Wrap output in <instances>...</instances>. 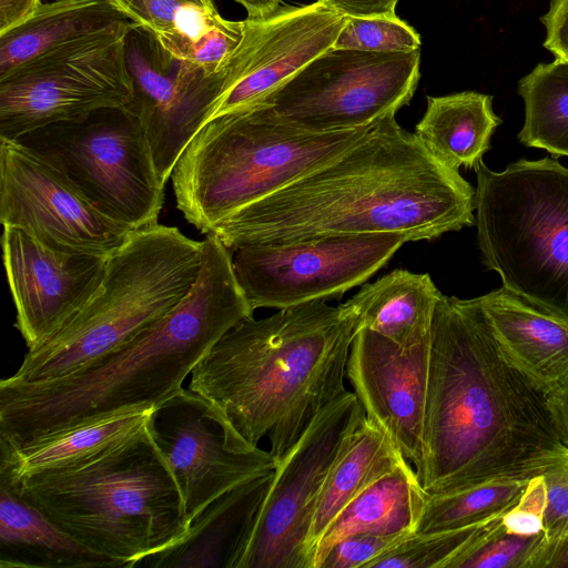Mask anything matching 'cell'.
I'll return each mask as SVG.
<instances>
[{"label": "cell", "mask_w": 568, "mask_h": 568, "mask_svg": "<svg viewBox=\"0 0 568 568\" xmlns=\"http://www.w3.org/2000/svg\"><path fill=\"white\" fill-rule=\"evenodd\" d=\"M567 455L548 394L500 345L478 298L443 295L430 333L423 488L532 478Z\"/></svg>", "instance_id": "1"}, {"label": "cell", "mask_w": 568, "mask_h": 568, "mask_svg": "<svg viewBox=\"0 0 568 568\" xmlns=\"http://www.w3.org/2000/svg\"><path fill=\"white\" fill-rule=\"evenodd\" d=\"M473 224L475 189L389 114L344 153L212 233L233 252L331 235L394 234L415 242Z\"/></svg>", "instance_id": "2"}, {"label": "cell", "mask_w": 568, "mask_h": 568, "mask_svg": "<svg viewBox=\"0 0 568 568\" xmlns=\"http://www.w3.org/2000/svg\"><path fill=\"white\" fill-rule=\"evenodd\" d=\"M253 313L231 251L216 234H206L189 293L130 342L58 379L0 382V444L19 449L124 412L154 408L183 387L220 337Z\"/></svg>", "instance_id": "3"}, {"label": "cell", "mask_w": 568, "mask_h": 568, "mask_svg": "<svg viewBox=\"0 0 568 568\" xmlns=\"http://www.w3.org/2000/svg\"><path fill=\"white\" fill-rule=\"evenodd\" d=\"M358 318L325 301L247 317L200 358L189 388L215 405L251 445L267 437L278 462L314 417L346 390Z\"/></svg>", "instance_id": "4"}, {"label": "cell", "mask_w": 568, "mask_h": 568, "mask_svg": "<svg viewBox=\"0 0 568 568\" xmlns=\"http://www.w3.org/2000/svg\"><path fill=\"white\" fill-rule=\"evenodd\" d=\"M0 479L88 548L133 568L189 529L175 478L148 428L72 465Z\"/></svg>", "instance_id": "5"}, {"label": "cell", "mask_w": 568, "mask_h": 568, "mask_svg": "<svg viewBox=\"0 0 568 568\" xmlns=\"http://www.w3.org/2000/svg\"><path fill=\"white\" fill-rule=\"evenodd\" d=\"M373 124L314 132L256 105L215 118L195 133L172 171L176 207L200 232L212 233L241 209L344 153Z\"/></svg>", "instance_id": "6"}, {"label": "cell", "mask_w": 568, "mask_h": 568, "mask_svg": "<svg viewBox=\"0 0 568 568\" xmlns=\"http://www.w3.org/2000/svg\"><path fill=\"white\" fill-rule=\"evenodd\" d=\"M203 241L159 223L131 231L108 256L102 284L53 337L28 349L6 384L53 381L116 351L189 293L202 263Z\"/></svg>", "instance_id": "7"}, {"label": "cell", "mask_w": 568, "mask_h": 568, "mask_svg": "<svg viewBox=\"0 0 568 568\" xmlns=\"http://www.w3.org/2000/svg\"><path fill=\"white\" fill-rule=\"evenodd\" d=\"M483 263L503 287L568 321V168L556 159L475 168Z\"/></svg>", "instance_id": "8"}, {"label": "cell", "mask_w": 568, "mask_h": 568, "mask_svg": "<svg viewBox=\"0 0 568 568\" xmlns=\"http://www.w3.org/2000/svg\"><path fill=\"white\" fill-rule=\"evenodd\" d=\"M18 141L43 154L100 212L128 230L159 223L165 183L139 119L126 108L50 124Z\"/></svg>", "instance_id": "9"}, {"label": "cell", "mask_w": 568, "mask_h": 568, "mask_svg": "<svg viewBox=\"0 0 568 568\" xmlns=\"http://www.w3.org/2000/svg\"><path fill=\"white\" fill-rule=\"evenodd\" d=\"M130 30L69 42L0 77V139L19 140L101 109L126 108L134 93L125 60Z\"/></svg>", "instance_id": "10"}, {"label": "cell", "mask_w": 568, "mask_h": 568, "mask_svg": "<svg viewBox=\"0 0 568 568\" xmlns=\"http://www.w3.org/2000/svg\"><path fill=\"white\" fill-rule=\"evenodd\" d=\"M419 67L420 49L384 53L331 48L255 105L303 130L362 128L410 102Z\"/></svg>", "instance_id": "11"}, {"label": "cell", "mask_w": 568, "mask_h": 568, "mask_svg": "<svg viewBox=\"0 0 568 568\" xmlns=\"http://www.w3.org/2000/svg\"><path fill=\"white\" fill-rule=\"evenodd\" d=\"M365 410L345 390L276 462L256 523L236 568H311L307 536L327 475Z\"/></svg>", "instance_id": "12"}, {"label": "cell", "mask_w": 568, "mask_h": 568, "mask_svg": "<svg viewBox=\"0 0 568 568\" xmlns=\"http://www.w3.org/2000/svg\"><path fill=\"white\" fill-rule=\"evenodd\" d=\"M405 243L394 234L318 236L244 245L232 252V260L252 310H282L343 295L371 278Z\"/></svg>", "instance_id": "13"}, {"label": "cell", "mask_w": 568, "mask_h": 568, "mask_svg": "<svg viewBox=\"0 0 568 568\" xmlns=\"http://www.w3.org/2000/svg\"><path fill=\"white\" fill-rule=\"evenodd\" d=\"M148 428L180 488L189 525L225 491L275 470L270 452L248 444L215 405L189 387L155 406Z\"/></svg>", "instance_id": "14"}, {"label": "cell", "mask_w": 568, "mask_h": 568, "mask_svg": "<svg viewBox=\"0 0 568 568\" xmlns=\"http://www.w3.org/2000/svg\"><path fill=\"white\" fill-rule=\"evenodd\" d=\"M0 222L57 251L109 256L131 232L39 151L0 139Z\"/></svg>", "instance_id": "15"}, {"label": "cell", "mask_w": 568, "mask_h": 568, "mask_svg": "<svg viewBox=\"0 0 568 568\" xmlns=\"http://www.w3.org/2000/svg\"><path fill=\"white\" fill-rule=\"evenodd\" d=\"M346 20L318 0L243 20L239 44L210 75L214 98L204 124L258 103L333 48Z\"/></svg>", "instance_id": "16"}, {"label": "cell", "mask_w": 568, "mask_h": 568, "mask_svg": "<svg viewBox=\"0 0 568 568\" xmlns=\"http://www.w3.org/2000/svg\"><path fill=\"white\" fill-rule=\"evenodd\" d=\"M125 60L134 88L126 109L139 119L166 184L209 114L214 97L210 75L172 55L135 22L125 38Z\"/></svg>", "instance_id": "17"}, {"label": "cell", "mask_w": 568, "mask_h": 568, "mask_svg": "<svg viewBox=\"0 0 568 568\" xmlns=\"http://www.w3.org/2000/svg\"><path fill=\"white\" fill-rule=\"evenodd\" d=\"M2 257L16 307L14 327L28 349L59 333L100 288L108 256L52 250L3 226Z\"/></svg>", "instance_id": "18"}, {"label": "cell", "mask_w": 568, "mask_h": 568, "mask_svg": "<svg viewBox=\"0 0 568 568\" xmlns=\"http://www.w3.org/2000/svg\"><path fill=\"white\" fill-rule=\"evenodd\" d=\"M430 336L404 349L365 328L357 329L346 377L365 415L390 436L418 478L424 468V420Z\"/></svg>", "instance_id": "19"}, {"label": "cell", "mask_w": 568, "mask_h": 568, "mask_svg": "<svg viewBox=\"0 0 568 568\" xmlns=\"http://www.w3.org/2000/svg\"><path fill=\"white\" fill-rule=\"evenodd\" d=\"M274 471L246 480L212 500L175 544L138 561L150 568H236Z\"/></svg>", "instance_id": "20"}, {"label": "cell", "mask_w": 568, "mask_h": 568, "mask_svg": "<svg viewBox=\"0 0 568 568\" xmlns=\"http://www.w3.org/2000/svg\"><path fill=\"white\" fill-rule=\"evenodd\" d=\"M496 338L547 394L568 387V321L506 288L477 297Z\"/></svg>", "instance_id": "21"}, {"label": "cell", "mask_w": 568, "mask_h": 568, "mask_svg": "<svg viewBox=\"0 0 568 568\" xmlns=\"http://www.w3.org/2000/svg\"><path fill=\"white\" fill-rule=\"evenodd\" d=\"M1 568H122L75 540L0 479Z\"/></svg>", "instance_id": "22"}, {"label": "cell", "mask_w": 568, "mask_h": 568, "mask_svg": "<svg viewBox=\"0 0 568 568\" xmlns=\"http://www.w3.org/2000/svg\"><path fill=\"white\" fill-rule=\"evenodd\" d=\"M133 26L109 0L41 2L29 18L0 33V77L51 49Z\"/></svg>", "instance_id": "23"}, {"label": "cell", "mask_w": 568, "mask_h": 568, "mask_svg": "<svg viewBox=\"0 0 568 568\" xmlns=\"http://www.w3.org/2000/svg\"><path fill=\"white\" fill-rule=\"evenodd\" d=\"M442 296L428 274L398 268L364 284L346 302L357 315V329L409 349L429 338Z\"/></svg>", "instance_id": "24"}, {"label": "cell", "mask_w": 568, "mask_h": 568, "mask_svg": "<svg viewBox=\"0 0 568 568\" xmlns=\"http://www.w3.org/2000/svg\"><path fill=\"white\" fill-rule=\"evenodd\" d=\"M427 499L414 469L402 462L354 498L328 525L316 545L313 568L336 542L363 532L413 534Z\"/></svg>", "instance_id": "25"}, {"label": "cell", "mask_w": 568, "mask_h": 568, "mask_svg": "<svg viewBox=\"0 0 568 568\" xmlns=\"http://www.w3.org/2000/svg\"><path fill=\"white\" fill-rule=\"evenodd\" d=\"M404 460L386 430L365 415L346 438L318 498L307 536L311 568L316 545L332 520L362 491Z\"/></svg>", "instance_id": "26"}, {"label": "cell", "mask_w": 568, "mask_h": 568, "mask_svg": "<svg viewBox=\"0 0 568 568\" xmlns=\"http://www.w3.org/2000/svg\"><path fill=\"white\" fill-rule=\"evenodd\" d=\"M500 123L493 110L491 95L463 91L427 97L415 135L447 166L475 169L490 149L491 135Z\"/></svg>", "instance_id": "27"}, {"label": "cell", "mask_w": 568, "mask_h": 568, "mask_svg": "<svg viewBox=\"0 0 568 568\" xmlns=\"http://www.w3.org/2000/svg\"><path fill=\"white\" fill-rule=\"evenodd\" d=\"M152 409L124 412L19 449L0 445V474L19 477L81 462L140 430Z\"/></svg>", "instance_id": "28"}, {"label": "cell", "mask_w": 568, "mask_h": 568, "mask_svg": "<svg viewBox=\"0 0 568 568\" xmlns=\"http://www.w3.org/2000/svg\"><path fill=\"white\" fill-rule=\"evenodd\" d=\"M525 121L518 140L555 156H568V62L537 64L519 80Z\"/></svg>", "instance_id": "29"}, {"label": "cell", "mask_w": 568, "mask_h": 568, "mask_svg": "<svg viewBox=\"0 0 568 568\" xmlns=\"http://www.w3.org/2000/svg\"><path fill=\"white\" fill-rule=\"evenodd\" d=\"M530 479L499 478L449 493H427L415 532L460 528L503 515L518 503Z\"/></svg>", "instance_id": "30"}, {"label": "cell", "mask_w": 568, "mask_h": 568, "mask_svg": "<svg viewBox=\"0 0 568 568\" xmlns=\"http://www.w3.org/2000/svg\"><path fill=\"white\" fill-rule=\"evenodd\" d=\"M132 21L150 31L170 53L176 54L227 20L213 0H110Z\"/></svg>", "instance_id": "31"}, {"label": "cell", "mask_w": 568, "mask_h": 568, "mask_svg": "<svg viewBox=\"0 0 568 568\" xmlns=\"http://www.w3.org/2000/svg\"><path fill=\"white\" fill-rule=\"evenodd\" d=\"M503 515L449 530L413 532L367 568H448L454 559L498 526Z\"/></svg>", "instance_id": "32"}, {"label": "cell", "mask_w": 568, "mask_h": 568, "mask_svg": "<svg viewBox=\"0 0 568 568\" xmlns=\"http://www.w3.org/2000/svg\"><path fill=\"white\" fill-rule=\"evenodd\" d=\"M419 33L395 16L347 17L333 49L409 52L420 49Z\"/></svg>", "instance_id": "33"}, {"label": "cell", "mask_w": 568, "mask_h": 568, "mask_svg": "<svg viewBox=\"0 0 568 568\" xmlns=\"http://www.w3.org/2000/svg\"><path fill=\"white\" fill-rule=\"evenodd\" d=\"M545 541V532L520 535L508 531L501 518L498 526L454 559L448 568H530Z\"/></svg>", "instance_id": "34"}, {"label": "cell", "mask_w": 568, "mask_h": 568, "mask_svg": "<svg viewBox=\"0 0 568 568\" xmlns=\"http://www.w3.org/2000/svg\"><path fill=\"white\" fill-rule=\"evenodd\" d=\"M407 536L371 532L351 535L331 547L318 568H367L373 560Z\"/></svg>", "instance_id": "35"}, {"label": "cell", "mask_w": 568, "mask_h": 568, "mask_svg": "<svg viewBox=\"0 0 568 568\" xmlns=\"http://www.w3.org/2000/svg\"><path fill=\"white\" fill-rule=\"evenodd\" d=\"M547 493L544 513L546 542L568 534V455L541 474Z\"/></svg>", "instance_id": "36"}, {"label": "cell", "mask_w": 568, "mask_h": 568, "mask_svg": "<svg viewBox=\"0 0 568 568\" xmlns=\"http://www.w3.org/2000/svg\"><path fill=\"white\" fill-rule=\"evenodd\" d=\"M540 21L546 28L544 47L555 59L568 62V0H550Z\"/></svg>", "instance_id": "37"}, {"label": "cell", "mask_w": 568, "mask_h": 568, "mask_svg": "<svg viewBox=\"0 0 568 568\" xmlns=\"http://www.w3.org/2000/svg\"><path fill=\"white\" fill-rule=\"evenodd\" d=\"M346 17L395 16L399 0H318Z\"/></svg>", "instance_id": "38"}, {"label": "cell", "mask_w": 568, "mask_h": 568, "mask_svg": "<svg viewBox=\"0 0 568 568\" xmlns=\"http://www.w3.org/2000/svg\"><path fill=\"white\" fill-rule=\"evenodd\" d=\"M505 528L520 535H538L544 531V516L526 511L516 505L503 515Z\"/></svg>", "instance_id": "39"}, {"label": "cell", "mask_w": 568, "mask_h": 568, "mask_svg": "<svg viewBox=\"0 0 568 568\" xmlns=\"http://www.w3.org/2000/svg\"><path fill=\"white\" fill-rule=\"evenodd\" d=\"M530 568H568V534L540 547Z\"/></svg>", "instance_id": "40"}, {"label": "cell", "mask_w": 568, "mask_h": 568, "mask_svg": "<svg viewBox=\"0 0 568 568\" xmlns=\"http://www.w3.org/2000/svg\"><path fill=\"white\" fill-rule=\"evenodd\" d=\"M41 0H0V33L29 18Z\"/></svg>", "instance_id": "41"}, {"label": "cell", "mask_w": 568, "mask_h": 568, "mask_svg": "<svg viewBox=\"0 0 568 568\" xmlns=\"http://www.w3.org/2000/svg\"><path fill=\"white\" fill-rule=\"evenodd\" d=\"M548 402L557 428L568 447V387L548 394Z\"/></svg>", "instance_id": "42"}, {"label": "cell", "mask_w": 568, "mask_h": 568, "mask_svg": "<svg viewBox=\"0 0 568 568\" xmlns=\"http://www.w3.org/2000/svg\"><path fill=\"white\" fill-rule=\"evenodd\" d=\"M247 12L248 19H260L273 14L281 8L282 0H234Z\"/></svg>", "instance_id": "43"}, {"label": "cell", "mask_w": 568, "mask_h": 568, "mask_svg": "<svg viewBox=\"0 0 568 568\" xmlns=\"http://www.w3.org/2000/svg\"><path fill=\"white\" fill-rule=\"evenodd\" d=\"M110 1V0H109Z\"/></svg>", "instance_id": "44"}]
</instances>
